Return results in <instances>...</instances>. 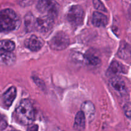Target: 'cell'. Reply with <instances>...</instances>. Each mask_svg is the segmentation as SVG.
I'll return each instance as SVG.
<instances>
[{
  "instance_id": "13",
  "label": "cell",
  "mask_w": 131,
  "mask_h": 131,
  "mask_svg": "<svg viewBox=\"0 0 131 131\" xmlns=\"http://www.w3.org/2000/svg\"><path fill=\"white\" fill-rule=\"evenodd\" d=\"M86 125V116L83 111H80L76 114L74 120V127L78 130H84Z\"/></svg>"
},
{
  "instance_id": "3",
  "label": "cell",
  "mask_w": 131,
  "mask_h": 131,
  "mask_svg": "<svg viewBox=\"0 0 131 131\" xmlns=\"http://www.w3.org/2000/svg\"><path fill=\"white\" fill-rule=\"evenodd\" d=\"M37 8L40 12L52 18L56 17L60 11V5L54 0H39Z\"/></svg>"
},
{
  "instance_id": "17",
  "label": "cell",
  "mask_w": 131,
  "mask_h": 131,
  "mask_svg": "<svg viewBox=\"0 0 131 131\" xmlns=\"http://www.w3.org/2000/svg\"><path fill=\"white\" fill-rule=\"evenodd\" d=\"M84 61L88 64L93 66H97L101 63V60L98 56L93 54H87L84 56Z\"/></svg>"
},
{
  "instance_id": "2",
  "label": "cell",
  "mask_w": 131,
  "mask_h": 131,
  "mask_svg": "<svg viewBox=\"0 0 131 131\" xmlns=\"http://www.w3.org/2000/svg\"><path fill=\"white\" fill-rule=\"evenodd\" d=\"M15 113L18 122L24 125H31L35 120L34 109L28 99H24L20 102Z\"/></svg>"
},
{
  "instance_id": "16",
  "label": "cell",
  "mask_w": 131,
  "mask_h": 131,
  "mask_svg": "<svg viewBox=\"0 0 131 131\" xmlns=\"http://www.w3.org/2000/svg\"><path fill=\"white\" fill-rule=\"evenodd\" d=\"M25 27L26 29L28 31H31L35 29V18L34 17L31 13H28L25 17Z\"/></svg>"
},
{
  "instance_id": "21",
  "label": "cell",
  "mask_w": 131,
  "mask_h": 131,
  "mask_svg": "<svg viewBox=\"0 0 131 131\" xmlns=\"http://www.w3.org/2000/svg\"><path fill=\"white\" fill-rule=\"evenodd\" d=\"M7 127V122L6 120L3 118V117L0 115V130L5 129Z\"/></svg>"
},
{
  "instance_id": "14",
  "label": "cell",
  "mask_w": 131,
  "mask_h": 131,
  "mask_svg": "<svg viewBox=\"0 0 131 131\" xmlns=\"http://www.w3.org/2000/svg\"><path fill=\"white\" fill-rule=\"evenodd\" d=\"M124 67L120 62L117 61H113L110 65L107 70L109 75H117L118 74L124 72Z\"/></svg>"
},
{
  "instance_id": "22",
  "label": "cell",
  "mask_w": 131,
  "mask_h": 131,
  "mask_svg": "<svg viewBox=\"0 0 131 131\" xmlns=\"http://www.w3.org/2000/svg\"><path fill=\"white\" fill-rule=\"evenodd\" d=\"M38 129V126L37 125H33V127H30L28 129V130H37Z\"/></svg>"
},
{
  "instance_id": "7",
  "label": "cell",
  "mask_w": 131,
  "mask_h": 131,
  "mask_svg": "<svg viewBox=\"0 0 131 131\" xmlns=\"http://www.w3.org/2000/svg\"><path fill=\"white\" fill-rule=\"evenodd\" d=\"M43 40L36 35H31L26 40L25 46L31 51H39L43 46Z\"/></svg>"
},
{
  "instance_id": "11",
  "label": "cell",
  "mask_w": 131,
  "mask_h": 131,
  "mask_svg": "<svg viewBox=\"0 0 131 131\" xmlns=\"http://www.w3.org/2000/svg\"><path fill=\"white\" fill-rule=\"evenodd\" d=\"M17 90L14 86L10 87L3 95V100L5 106L10 107L16 97Z\"/></svg>"
},
{
  "instance_id": "19",
  "label": "cell",
  "mask_w": 131,
  "mask_h": 131,
  "mask_svg": "<svg viewBox=\"0 0 131 131\" xmlns=\"http://www.w3.org/2000/svg\"><path fill=\"white\" fill-rule=\"evenodd\" d=\"M93 3L94 7L97 10L104 12H107V10H106V7L104 5V4L101 2V0H93Z\"/></svg>"
},
{
  "instance_id": "20",
  "label": "cell",
  "mask_w": 131,
  "mask_h": 131,
  "mask_svg": "<svg viewBox=\"0 0 131 131\" xmlns=\"http://www.w3.org/2000/svg\"><path fill=\"white\" fill-rule=\"evenodd\" d=\"M124 111L125 116L131 120V103L125 104L124 107Z\"/></svg>"
},
{
  "instance_id": "15",
  "label": "cell",
  "mask_w": 131,
  "mask_h": 131,
  "mask_svg": "<svg viewBox=\"0 0 131 131\" xmlns=\"http://www.w3.org/2000/svg\"><path fill=\"white\" fill-rule=\"evenodd\" d=\"M15 45L13 41L10 40H4L0 41V51L12 52L15 49Z\"/></svg>"
},
{
  "instance_id": "12",
  "label": "cell",
  "mask_w": 131,
  "mask_h": 131,
  "mask_svg": "<svg viewBox=\"0 0 131 131\" xmlns=\"http://www.w3.org/2000/svg\"><path fill=\"white\" fill-rule=\"evenodd\" d=\"M16 58L11 52L3 51L0 53V64L6 66L12 65L15 63Z\"/></svg>"
},
{
  "instance_id": "6",
  "label": "cell",
  "mask_w": 131,
  "mask_h": 131,
  "mask_svg": "<svg viewBox=\"0 0 131 131\" xmlns=\"http://www.w3.org/2000/svg\"><path fill=\"white\" fill-rule=\"evenodd\" d=\"M54 18L48 15L40 17L35 19V29L42 33H46L52 29L54 25Z\"/></svg>"
},
{
  "instance_id": "8",
  "label": "cell",
  "mask_w": 131,
  "mask_h": 131,
  "mask_svg": "<svg viewBox=\"0 0 131 131\" xmlns=\"http://www.w3.org/2000/svg\"><path fill=\"white\" fill-rule=\"evenodd\" d=\"M110 83L111 87L119 93L124 94L126 92L125 83L122 78L117 76L113 77L111 79Z\"/></svg>"
},
{
  "instance_id": "9",
  "label": "cell",
  "mask_w": 131,
  "mask_h": 131,
  "mask_svg": "<svg viewBox=\"0 0 131 131\" xmlns=\"http://www.w3.org/2000/svg\"><path fill=\"white\" fill-rule=\"evenodd\" d=\"M81 111H83L87 120L89 121H92L93 120L95 114V108L92 102L86 101L83 103L81 106Z\"/></svg>"
},
{
  "instance_id": "5",
  "label": "cell",
  "mask_w": 131,
  "mask_h": 131,
  "mask_svg": "<svg viewBox=\"0 0 131 131\" xmlns=\"http://www.w3.org/2000/svg\"><path fill=\"white\" fill-rule=\"evenodd\" d=\"M67 17L71 25L75 27L79 26L83 23L84 12L79 5H74L69 9Z\"/></svg>"
},
{
  "instance_id": "4",
  "label": "cell",
  "mask_w": 131,
  "mask_h": 131,
  "mask_svg": "<svg viewBox=\"0 0 131 131\" xmlns=\"http://www.w3.org/2000/svg\"><path fill=\"white\" fill-rule=\"evenodd\" d=\"M50 47L53 50L61 51L65 49L70 44V39L63 31H58L49 42Z\"/></svg>"
},
{
  "instance_id": "18",
  "label": "cell",
  "mask_w": 131,
  "mask_h": 131,
  "mask_svg": "<svg viewBox=\"0 0 131 131\" xmlns=\"http://www.w3.org/2000/svg\"><path fill=\"white\" fill-rule=\"evenodd\" d=\"M127 47V46H122L120 50H119L118 53V55L119 57L121 58L125 59V60L129 58L131 56L130 50L128 49Z\"/></svg>"
},
{
  "instance_id": "1",
  "label": "cell",
  "mask_w": 131,
  "mask_h": 131,
  "mask_svg": "<svg viewBox=\"0 0 131 131\" xmlns=\"http://www.w3.org/2000/svg\"><path fill=\"white\" fill-rule=\"evenodd\" d=\"M20 24V19L15 11L10 8L0 11V33L16 30Z\"/></svg>"
},
{
  "instance_id": "10",
  "label": "cell",
  "mask_w": 131,
  "mask_h": 131,
  "mask_svg": "<svg viewBox=\"0 0 131 131\" xmlns=\"http://www.w3.org/2000/svg\"><path fill=\"white\" fill-rule=\"evenodd\" d=\"M92 23L95 26H105L107 24V17L104 14L94 12L92 15Z\"/></svg>"
}]
</instances>
